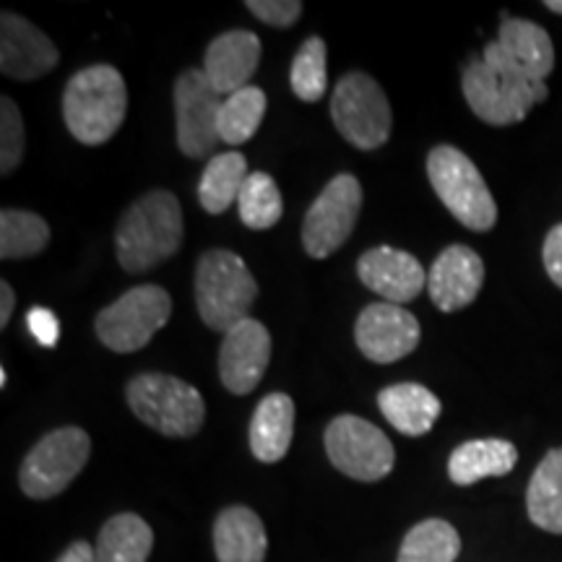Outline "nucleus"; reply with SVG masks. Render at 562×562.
Instances as JSON below:
<instances>
[{"mask_svg":"<svg viewBox=\"0 0 562 562\" xmlns=\"http://www.w3.org/2000/svg\"><path fill=\"white\" fill-rule=\"evenodd\" d=\"M182 245V209L170 191H151L121 216L115 229L117 261L128 273H146L170 261Z\"/></svg>","mask_w":562,"mask_h":562,"instance_id":"obj_1","label":"nucleus"},{"mask_svg":"<svg viewBox=\"0 0 562 562\" xmlns=\"http://www.w3.org/2000/svg\"><path fill=\"white\" fill-rule=\"evenodd\" d=\"M128 112V87L121 70L89 66L70 76L63 94V121L70 136L87 146H100L121 131Z\"/></svg>","mask_w":562,"mask_h":562,"instance_id":"obj_2","label":"nucleus"},{"mask_svg":"<svg viewBox=\"0 0 562 562\" xmlns=\"http://www.w3.org/2000/svg\"><path fill=\"white\" fill-rule=\"evenodd\" d=\"M258 284L240 256L232 250L203 252L195 269V305L203 323L216 334H227L250 318Z\"/></svg>","mask_w":562,"mask_h":562,"instance_id":"obj_3","label":"nucleus"},{"mask_svg":"<svg viewBox=\"0 0 562 562\" xmlns=\"http://www.w3.org/2000/svg\"><path fill=\"white\" fill-rule=\"evenodd\" d=\"M427 178L451 214L472 232H490L497 224V203L476 165L456 146H435L427 157Z\"/></svg>","mask_w":562,"mask_h":562,"instance_id":"obj_4","label":"nucleus"},{"mask_svg":"<svg viewBox=\"0 0 562 562\" xmlns=\"http://www.w3.org/2000/svg\"><path fill=\"white\" fill-rule=\"evenodd\" d=\"M128 406L140 422L167 438H191L206 417L199 389L161 372L133 378L128 383Z\"/></svg>","mask_w":562,"mask_h":562,"instance_id":"obj_5","label":"nucleus"},{"mask_svg":"<svg viewBox=\"0 0 562 562\" xmlns=\"http://www.w3.org/2000/svg\"><path fill=\"white\" fill-rule=\"evenodd\" d=\"M463 97L480 121L490 125L521 123L533 104L547 100V83L490 68L482 58L463 70Z\"/></svg>","mask_w":562,"mask_h":562,"instance_id":"obj_6","label":"nucleus"},{"mask_svg":"<svg viewBox=\"0 0 562 562\" xmlns=\"http://www.w3.org/2000/svg\"><path fill=\"white\" fill-rule=\"evenodd\" d=\"M172 315V297L157 284L133 286L121 300L97 315L94 328L104 347L121 355L144 349L154 334L167 326Z\"/></svg>","mask_w":562,"mask_h":562,"instance_id":"obj_7","label":"nucleus"},{"mask_svg":"<svg viewBox=\"0 0 562 562\" xmlns=\"http://www.w3.org/2000/svg\"><path fill=\"white\" fill-rule=\"evenodd\" d=\"M331 117L336 131L362 151L381 149L391 136V104L372 76L347 74L331 94Z\"/></svg>","mask_w":562,"mask_h":562,"instance_id":"obj_8","label":"nucleus"},{"mask_svg":"<svg viewBox=\"0 0 562 562\" xmlns=\"http://www.w3.org/2000/svg\"><path fill=\"white\" fill-rule=\"evenodd\" d=\"M89 453L91 438L81 427H60L45 435L21 463V490L32 501H50L81 474Z\"/></svg>","mask_w":562,"mask_h":562,"instance_id":"obj_9","label":"nucleus"},{"mask_svg":"<svg viewBox=\"0 0 562 562\" xmlns=\"http://www.w3.org/2000/svg\"><path fill=\"white\" fill-rule=\"evenodd\" d=\"M326 453L341 474L357 482L383 480L396 461L391 440L381 427L355 414H341L326 427Z\"/></svg>","mask_w":562,"mask_h":562,"instance_id":"obj_10","label":"nucleus"},{"mask_svg":"<svg viewBox=\"0 0 562 562\" xmlns=\"http://www.w3.org/2000/svg\"><path fill=\"white\" fill-rule=\"evenodd\" d=\"M362 186L355 175H336L307 209L302 224V245L307 256L328 258L349 240L360 220Z\"/></svg>","mask_w":562,"mask_h":562,"instance_id":"obj_11","label":"nucleus"},{"mask_svg":"<svg viewBox=\"0 0 562 562\" xmlns=\"http://www.w3.org/2000/svg\"><path fill=\"white\" fill-rule=\"evenodd\" d=\"M224 97L211 87L206 74L199 68L186 70L175 81V123L178 146L186 157L201 159L214 154L220 144V115Z\"/></svg>","mask_w":562,"mask_h":562,"instance_id":"obj_12","label":"nucleus"},{"mask_svg":"<svg viewBox=\"0 0 562 562\" xmlns=\"http://www.w3.org/2000/svg\"><path fill=\"white\" fill-rule=\"evenodd\" d=\"M482 60L503 74L544 81L554 68V47L550 34L533 21L503 16L497 40L484 47Z\"/></svg>","mask_w":562,"mask_h":562,"instance_id":"obj_13","label":"nucleus"},{"mask_svg":"<svg viewBox=\"0 0 562 562\" xmlns=\"http://www.w3.org/2000/svg\"><path fill=\"white\" fill-rule=\"evenodd\" d=\"M419 321L402 305L375 302L360 313L355 326L357 347L370 362L391 364L412 355L419 344Z\"/></svg>","mask_w":562,"mask_h":562,"instance_id":"obj_14","label":"nucleus"},{"mask_svg":"<svg viewBox=\"0 0 562 562\" xmlns=\"http://www.w3.org/2000/svg\"><path fill=\"white\" fill-rule=\"evenodd\" d=\"M271 360V336L263 323L248 318L224 334L220 351V378L224 389L245 396L263 381Z\"/></svg>","mask_w":562,"mask_h":562,"instance_id":"obj_15","label":"nucleus"},{"mask_svg":"<svg viewBox=\"0 0 562 562\" xmlns=\"http://www.w3.org/2000/svg\"><path fill=\"white\" fill-rule=\"evenodd\" d=\"M58 47L19 13L0 16V70L13 81H37L58 66Z\"/></svg>","mask_w":562,"mask_h":562,"instance_id":"obj_16","label":"nucleus"},{"mask_svg":"<svg viewBox=\"0 0 562 562\" xmlns=\"http://www.w3.org/2000/svg\"><path fill=\"white\" fill-rule=\"evenodd\" d=\"M484 263L480 252L467 245H451L435 258L430 277H427V292L435 307L442 313H456L472 305L482 290Z\"/></svg>","mask_w":562,"mask_h":562,"instance_id":"obj_17","label":"nucleus"},{"mask_svg":"<svg viewBox=\"0 0 562 562\" xmlns=\"http://www.w3.org/2000/svg\"><path fill=\"white\" fill-rule=\"evenodd\" d=\"M357 273L368 290L381 294L393 305L414 300L427 284V273L417 258L412 252L389 248V245L364 252L357 261Z\"/></svg>","mask_w":562,"mask_h":562,"instance_id":"obj_18","label":"nucleus"},{"mask_svg":"<svg viewBox=\"0 0 562 562\" xmlns=\"http://www.w3.org/2000/svg\"><path fill=\"white\" fill-rule=\"evenodd\" d=\"M258 63H261V40L248 30H232L211 42L201 70L211 87L222 97H229L250 87L248 81L256 74Z\"/></svg>","mask_w":562,"mask_h":562,"instance_id":"obj_19","label":"nucleus"},{"mask_svg":"<svg viewBox=\"0 0 562 562\" xmlns=\"http://www.w3.org/2000/svg\"><path fill=\"white\" fill-rule=\"evenodd\" d=\"M214 550L220 562H263L269 550L263 521L245 505L224 508L214 521Z\"/></svg>","mask_w":562,"mask_h":562,"instance_id":"obj_20","label":"nucleus"},{"mask_svg":"<svg viewBox=\"0 0 562 562\" xmlns=\"http://www.w3.org/2000/svg\"><path fill=\"white\" fill-rule=\"evenodd\" d=\"M250 451L258 461L277 463L286 456L294 435V402L286 393H269L250 419Z\"/></svg>","mask_w":562,"mask_h":562,"instance_id":"obj_21","label":"nucleus"},{"mask_svg":"<svg viewBox=\"0 0 562 562\" xmlns=\"http://www.w3.org/2000/svg\"><path fill=\"white\" fill-rule=\"evenodd\" d=\"M378 406H381L383 417L391 422V427L409 438L430 432L442 412L440 398L419 383L389 385L378 393Z\"/></svg>","mask_w":562,"mask_h":562,"instance_id":"obj_22","label":"nucleus"},{"mask_svg":"<svg viewBox=\"0 0 562 562\" xmlns=\"http://www.w3.org/2000/svg\"><path fill=\"white\" fill-rule=\"evenodd\" d=\"M518 461L516 446L508 440H469L456 448L448 459V476L459 487H469L487 476H505Z\"/></svg>","mask_w":562,"mask_h":562,"instance_id":"obj_23","label":"nucleus"},{"mask_svg":"<svg viewBox=\"0 0 562 562\" xmlns=\"http://www.w3.org/2000/svg\"><path fill=\"white\" fill-rule=\"evenodd\" d=\"M526 508L533 526L562 533V448H554L533 472L526 492Z\"/></svg>","mask_w":562,"mask_h":562,"instance_id":"obj_24","label":"nucleus"},{"mask_svg":"<svg viewBox=\"0 0 562 562\" xmlns=\"http://www.w3.org/2000/svg\"><path fill=\"white\" fill-rule=\"evenodd\" d=\"M151 547V526L136 513H121L102 526L94 554L97 562H146Z\"/></svg>","mask_w":562,"mask_h":562,"instance_id":"obj_25","label":"nucleus"},{"mask_svg":"<svg viewBox=\"0 0 562 562\" xmlns=\"http://www.w3.org/2000/svg\"><path fill=\"white\" fill-rule=\"evenodd\" d=\"M248 178V161H245L243 154L224 151L211 157L199 186V201L203 211L224 214L232 203L240 199V191Z\"/></svg>","mask_w":562,"mask_h":562,"instance_id":"obj_26","label":"nucleus"},{"mask_svg":"<svg viewBox=\"0 0 562 562\" xmlns=\"http://www.w3.org/2000/svg\"><path fill=\"white\" fill-rule=\"evenodd\" d=\"M459 552V531L442 518H427L404 537L398 562H456Z\"/></svg>","mask_w":562,"mask_h":562,"instance_id":"obj_27","label":"nucleus"},{"mask_svg":"<svg viewBox=\"0 0 562 562\" xmlns=\"http://www.w3.org/2000/svg\"><path fill=\"white\" fill-rule=\"evenodd\" d=\"M47 243H50V227L40 214L3 209L0 214V258L3 261L37 256L47 248Z\"/></svg>","mask_w":562,"mask_h":562,"instance_id":"obj_28","label":"nucleus"},{"mask_svg":"<svg viewBox=\"0 0 562 562\" xmlns=\"http://www.w3.org/2000/svg\"><path fill=\"white\" fill-rule=\"evenodd\" d=\"M266 115V91L261 87H245L224 97L220 115V136L224 144L240 146L256 136Z\"/></svg>","mask_w":562,"mask_h":562,"instance_id":"obj_29","label":"nucleus"},{"mask_svg":"<svg viewBox=\"0 0 562 562\" xmlns=\"http://www.w3.org/2000/svg\"><path fill=\"white\" fill-rule=\"evenodd\" d=\"M237 209H240V220L245 227H273L281 220V214H284V201H281V193L271 175L250 172V178L245 180L240 191V199H237Z\"/></svg>","mask_w":562,"mask_h":562,"instance_id":"obj_30","label":"nucleus"},{"mask_svg":"<svg viewBox=\"0 0 562 562\" xmlns=\"http://www.w3.org/2000/svg\"><path fill=\"white\" fill-rule=\"evenodd\" d=\"M292 91L302 102H318L326 94V42L311 37L302 42L290 70Z\"/></svg>","mask_w":562,"mask_h":562,"instance_id":"obj_31","label":"nucleus"},{"mask_svg":"<svg viewBox=\"0 0 562 562\" xmlns=\"http://www.w3.org/2000/svg\"><path fill=\"white\" fill-rule=\"evenodd\" d=\"M24 121L21 112L9 97L0 100V172L11 175L24 157Z\"/></svg>","mask_w":562,"mask_h":562,"instance_id":"obj_32","label":"nucleus"},{"mask_svg":"<svg viewBox=\"0 0 562 562\" xmlns=\"http://www.w3.org/2000/svg\"><path fill=\"white\" fill-rule=\"evenodd\" d=\"M245 9L252 11V16L261 19L263 24L279 26V30H286L302 16L300 0H248Z\"/></svg>","mask_w":562,"mask_h":562,"instance_id":"obj_33","label":"nucleus"},{"mask_svg":"<svg viewBox=\"0 0 562 562\" xmlns=\"http://www.w3.org/2000/svg\"><path fill=\"white\" fill-rule=\"evenodd\" d=\"M26 326H30V334L37 339L40 347H55L60 339V323L58 315L47 307H32L26 313Z\"/></svg>","mask_w":562,"mask_h":562,"instance_id":"obj_34","label":"nucleus"},{"mask_svg":"<svg viewBox=\"0 0 562 562\" xmlns=\"http://www.w3.org/2000/svg\"><path fill=\"white\" fill-rule=\"evenodd\" d=\"M542 258H544V269L547 277H550L554 284L562 290V224L550 229L547 235L544 248H542Z\"/></svg>","mask_w":562,"mask_h":562,"instance_id":"obj_35","label":"nucleus"},{"mask_svg":"<svg viewBox=\"0 0 562 562\" xmlns=\"http://www.w3.org/2000/svg\"><path fill=\"white\" fill-rule=\"evenodd\" d=\"M58 562H97L94 547L89 542H74L66 552H63V558Z\"/></svg>","mask_w":562,"mask_h":562,"instance_id":"obj_36","label":"nucleus"},{"mask_svg":"<svg viewBox=\"0 0 562 562\" xmlns=\"http://www.w3.org/2000/svg\"><path fill=\"white\" fill-rule=\"evenodd\" d=\"M13 305H16V294H13L9 281H3V284H0V328L9 326Z\"/></svg>","mask_w":562,"mask_h":562,"instance_id":"obj_37","label":"nucleus"},{"mask_svg":"<svg viewBox=\"0 0 562 562\" xmlns=\"http://www.w3.org/2000/svg\"><path fill=\"white\" fill-rule=\"evenodd\" d=\"M547 9L554 11V13H562V0H547Z\"/></svg>","mask_w":562,"mask_h":562,"instance_id":"obj_38","label":"nucleus"},{"mask_svg":"<svg viewBox=\"0 0 562 562\" xmlns=\"http://www.w3.org/2000/svg\"><path fill=\"white\" fill-rule=\"evenodd\" d=\"M5 383H9V372L0 370V385H5Z\"/></svg>","mask_w":562,"mask_h":562,"instance_id":"obj_39","label":"nucleus"}]
</instances>
